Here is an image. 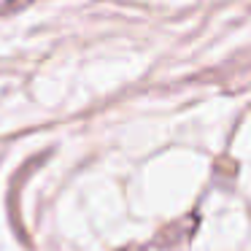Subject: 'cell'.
<instances>
[{
	"mask_svg": "<svg viewBox=\"0 0 251 251\" xmlns=\"http://www.w3.org/2000/svg\"><path fill=\"white\" fill-rule=\"evenodd\" d=\"M14 6H19V0H0V14H3V11H11Z\"/></svg>",
	"mask_w": 251,
	"mask_h": 251,
	"instance_id": "cell-1",
	"label": "cell"
}]
</instances>
